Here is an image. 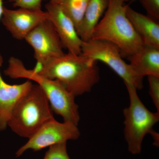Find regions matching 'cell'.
I'll return each mask as SVG.
<instances>
[{"mask_svg": "<svg viewBox=\"0 0 159 159\" xmlns=\"http://www.w3.org/2000/svg\"><path fill=\"white\" fill-rule=\"evenodd\" d=\"M32 70L57 81L75 97L90 92L99 79L96 61L81 54L69 52L52 58L38 68Z\"/></svg>", "mask_w": 159, "mask_h": 159, "instance_id": "cell-1", "label": "cell"}, {"mask_svg": "<svg viewBox=\"0 0 159 159\" xmlns=\"http://www.w3.org/2000/svg\"><path fill=\"white\" fill-rule=\"evenodd\" d=\"M130 0H109L103 17L95 27L91 39L113 43L119 48L122 57H128L143 45L126 16Z\"/></svg>", "mask_w": 159, "mask_h": 159, "instance_id": "cell-2", "label": "cell"}, {"mask_svg": "<svg viewBox=\"0 0 159 159\" xmlns=\"http://www.w3.org/2000/svg\"><path fill=\"white\" fill-rule=\"evenodd\" d=\"M4 72L11 79L25 78L36 82L45 94L53 111L61 116L64 122L78 125L80 117L75 97L59 83L27 69L21 60L14 57L9 58V65Z\"/></svg>", "mask_w": 159, "mask_h": 159, "instance_id": "cell-3", "label": "cell"}, {"mask_svg": "<svg viewBox=\"0 0 159 159\" xmlns=\"http://www.w3.org/2000/svg\"><path fill=\"white\" fill-rule=\"evenodd\" d=\"M53 112L43 90L37 84H33L16 105L8 126L18 135L29 139L54 119Z\"/></svg>", "mask_w": 159, "mask_h": 159, "instance_id": "cell-4", "label": "cell"}, {"mask_svg": "<svg viewBox=\"0 0 159 159\" xmlns=\"http://www.w3.org/2000/svg\"><path fill=\"white\" fill-rule=\"evenodd\" d=\"M129 98V105L123 110L124 134L129 152L140 153L145 136L151 134L154 144L159 145V134L153 130L154 125L158 122L159 112L153 113L145 107L137 93V89L130 84L125 83Z\"/></svg>", "mask_w": 159, "mask_h": 159, "instance_id": "cell-5", "label": "cell"}, {"mask_svg": "<svg viewBox=\"0 0 159 159\" xmlns=\"http://www.w3.org/2000/svg\"><path fill=\"white\" fill-rule=\"evenodd\" d=\"M81 54L96 62L105 63L123 79L125 84H133L137 89L143 88V78L138 76L129 64L123 60L119 48L113 43L93 39L83 41Z\"/></svg>", "mask_w": 159, "mask_h": 159, "instance_id": "cell-6", "label": "cell"}, {"mask_svg": "<svg viewBox=\"0 0 159 159\" xmlns=\"http://www.w3.org/2000/svg\"><path fill=\"white\" fill-rule=\"evenodd\" d=\"M77 125L72 122H57L55 119L43 124L28 142L16 151V156L20 157L26 151H38L51 145L77 140L80 135Z\"/></svg>", "mask_w": 159, "mask_h": 159, "instance_id": "cell-7", "label": "cell"}, {"mask_svg": "<svg viewBox=\"0 0 159 159\" xmlns=\"http://www.w3.org/2000/svg\"><path fill=\"white\" fill-rule=\"evenodd\" d=\"M25 39L34 50V58L36 61L34 69L38 68L52 58L65 54L62 43L49 19L39 24Z\"/></svg>", "mask_w": 159, "mask_h": 159, "instance_id": "cell-8", "label": "cell"}, {"mask_svg": "<svg viewBox=\"0 0 159 159\" xmlns=\"http://www.w3.org/2000/svg\"><path fill=\"white\" fill-rule=\"evenodd\" d=\"M49 19L48 12L42 9L18 8L12 10L4 7L2 21L12 37L23 40L39 24Z\"/></svg>", "mask_w": 159, "mask_h": 159, "instance_id": "cell-9", "label": "cell"}, {"mask_svg": "<svg viewBox=\"0 0 159 159\" xmlns=\"http://www.w3.org/2000/svg\"><path fill=\"white\" fill-rule=\"evenodd\" d=\"M46 11L57 31L64 48L69 53L81 54L83 41L77 33L74 23L59 4L49 2L45 5Z\"/></svg>", "mask_w": 159, "mask_h": 159, "instance_id": "cell-10", "label": "cell"}, {"mask_svg": "<svg viewBox=\"0 0 159 159\" xmlns=\"http://www.w3.org/2000/svg\"><path fill=\"white\" fill-rule=\"evenodd\" d=\"M3 63L0 54V68ZM33 85L31 80L18 84H9L3 79L0 71V131L5 130L18 102Z\"/></svg>", "mask_w": 159, "mask_h": 159, "instance_id": "cell-11", "label": "cell"}, {"mask_svg": "<svg viewBox=\"0 0 159 159\" xmlns=\"http://www.w3.org/2000/svg\"><path fill=\"white\" fill-rule=\"evenodd\" d=\"M126 16L143 44L159 48L158 21L127 6Z\"/></svg>", "mask_w": 159, "mask_h": 159, "instance_id": "cell-12", "label": "cell"}, {"mask_svg": "<svg viewBox=\"0 0 159 159\" xmlns=\"http://www.w3.org/2000/svg\"><path fill=\"white\" fill-rule=\"evenodd\" d=\"M128 58L129 65L139 77H159V48L143 44Z\"/></svg>", "mask_w": 159, "mask_h": 159, "instance_id": "cell-13", "label": "cell"}, {"mask_svg": "<svg viewBox=\"0 0 159 159\" xmlns=\"http://www.w3.org/2000/svg\"><path fill=\"white\" fill-rule=\"evenodd\" d=\"M109 0H90L82 22L77 30L84 42L90 39L92 33L108 6Z\"/></svg>", "mask_w": 159, "mask_h": 159, "instance_id": "cell-14", "label": "cell"}, {"mask_svg": "<svg viewBox=\"0 0 159 159\" xmlns=\"http://www.w3.org/2000/svg\"><path fill=\"white\" fill-rule=\"evenodd\" d=\"M90 0H63L62 9L73 21L77 31L82 22Z\"/></svg>", "mask_w": 159, "mask_h": 159, "instance_id": "cell-15", "label": "cell"}, {"mask_svg": "<svg viewBox=\"0 0 159 159\" xmlns=\"http://www.w3.org/2000/svg\"><path fill=\"white\" fill-rule=\"evenodd\" d=\"M43 159H70L67 151L66 142L50 146Z\"/></svg>", "mask_w": 159, "mask_h": 159, "instance_id": "cell-16", "label": "cell"}, {"mask_svg": "<svg viewBox=\"0 0 159 159\" xmlns=\"http://www.w3.org/2000/svg\"><path fill=\"white\" fill-rule=\"evenodd\" d=\"M149 90L151 99L158 112H159V77L148 76Z\"/></svg>", "mask_w": 159, "mask_h": 159, "instance_id": "cell-17", "label": "cell"}, {"mask_svg": "<svg viewBox=\"0 0 159 159\" xmlns=\"http://www.w3.org/2000/svg\"><path fill=\"white\" fill-rule=\"evenodd\" d=\"M147 15L159 21V0H139Z\"/></svg>", "mask_w": 159, "mask_h": 159, "instance_id": "cell-18", "label": "cell"}, {"mask_svg": "<svg viewBox=\"0 0 159 159\" xmlns=\"http://www.w3.org/2000/svg\"><path fill=\"white\" fill-rule=\"evenodd\" d=\"M44 0H14V7L24 9L40 10L42 9V3Z\"/></svg>", "mask_w": 159, "mask_h": 159, "instance_id": "cell-19", "label": "cell"}, {"mask_svg": "<svg viewBox=\"0 0 159 159\" xmlns=\"http://www.w3.org/2000/svg\"><path fill=\"white\" fill-rule=\"evenodd\" d=\"M4 8L3 0H0V20L2 19V17Z\"/></svg>", "mask_w": 159, "mask_h": 159, "instance_id": "cell-20", "label": "cell"}, {"mask_svg": "<svg viewBox=\"0 0 159 159\" xmlns=\"http://www.w3.org/2000/svg\"><path fill=\"white\" fill-rule=\"evenodd\" d=\"M63 0H50V2L55 4H60Z\"/></svg>", "mask_w": 159, "mask_h": 159, "instance_id": "cell-21", "label": "cell"}, {"mask_svg": "<svg viewBox=\"0 0 159 159\" xmlns=\"http://www.w3.org/2000/svg\"><path fill=\"white\" fill-rule=\"evenodd\" d=\"M14 0H9V2H10L12 3V2H13Z\"/></svg>", "mask_w": 159, "mask_h": 159, "instance_id": "cell-22", "label": "cell"}]
</instances>
